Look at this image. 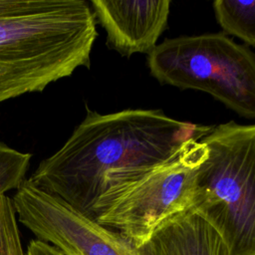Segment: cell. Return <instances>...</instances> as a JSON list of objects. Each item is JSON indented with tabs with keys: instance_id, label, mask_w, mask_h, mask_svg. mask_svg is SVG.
I'll return each instance as SVG.
<instances>
[{
	"instance_id": "cell-4",
	"label": "cell",
	"mask_w": 255,
	"mask_h": 255,
	"mask_svg": "<svg viewBox=\"0 0 255 255\" xmlns=\"http://www.w3.org/2000/svg\"><path fill=\"white\" fill-rule=\"evenodd\" d=\"M204 153V143L192 140L163 162L110 171L94 219L139 245L164 221L191 208Z\"/></svg>"
},
{
	"instance_id": "cell-10",
	"label": "cell",
	"mask_w": 255,
	"mask_h": 255,
	"mask_svg": "<svg viewBox=\"0 0 255 255\" xmlns=\"http://www.w3.org/2000/svg\"><path fill=\"white\" fill-rule=\"evenodd\" d=\"M32 154L0 141V194L18 189L26 178Z\"/></svg>"
},
{
	"instance_id": "cell-8",
	"label": "cell",
	"mask_w": 255,
	"mask_h": 255,
	"mask_svg": "<svg viewBox=\"0 0 255 255\" xmlns=\"http://www.w3.org/2000/svg\"><path fill=\"white\" fill-rule=\"evenodd\" d=\"M134 248L137 255H229L220 234L191 208L164 221Z\"/></svg>"
},
{
	"instance_id": "cell-6",
	"label": "cell",
	"mask_w": 255,
	"mask_h": 255,
	"mask_svg": "<svg viewBox=\"0 0 255 255\" xmlns=\"http://www.w3.org/2000/svg\"><path fill=\"white\" fill-rule=\"evenodd\" d=\"M12 202L18 222L62 255H137L119 232L81 213L27 178Z\"/></svg>"
},
{
	"instance_id": "cell-5",
	"label": "cell",
	"mask_w": 255,
	"mask_h": 255,
	"mask_svg": "<svg viewBox=\"0 0 255 255\" xmlns=\"http://www.w3.org/2000/svg\"><path fill=\"white\" fill-rule=\"evenodd\" d=\"M147 67L161 84L207 93L255 118V54L224 33L165 39L147 55Z\"/></svg>"
},
{
	"instance_id": "cell-1",
	"label": "cell",
	"mask_w": 255,
	"mask_h": 255,
	"mask_svg": "<svg viewBox=\"0 0 255 255\" xmlns=\"http://www.w3.org/2000/svg\"><path fill=\"white\" fill-rule=\"evenodd\" d=\"M86 110L66 142L38 164L29 180L93 219L110 171L163 162L213 128L175 120L161 110Z\"/></svg>"
},
{
	"instance_id": "cell-7",
	"label": "cell",
	"mask_w": 255,
	"mask_h": 255,
	"mask_svg": "<svg viewBox=\"0 0 255 255\" xmlns=\"http://www.w3.org/2000/svg\"><path fill=\"white\" fill-rule=\"evenodd\" d=\"M96 20L107 33V45L124 57L149 54L167 25L168 0H93Z\"/></svg>"
},
{
	"instance_id": "cell-2",
	"label": "cell",
	"mask_w": 255,
	"mask_h": 255,
	"mask_svg": "<svg viewBox=\"0 0 255 255\" xmlns=\"http://www.w3.org/2000/svg\"><path fill=\"white\" fill-rule=\"evenodd\" d=\"M97 36L85 0H0V104L90 68Z\"/></svg>"
},
{
	"instance_id": "cell-11",
	"label": "cell",
	"mask_w": 255,
	"mask_h": 255,
	"mask_svg": "<svg viewBox=\"0 0 255 255\" xmlns=\"http://www.w3.org/2000/svg\"><path fill=\"white\" fill-rule=\"evenodd\" d=\"M0 255H26L12 198L0 194Z\"/></svg>"
},
{
	"instance_id": "cell-9",
	"label": "cell",
	"mask_w": 255,
	"mask_h": 255,
	"mask_svg": "<svg viewBox=\"0 0 255 255\" xmlns=\"http://www.w3.org/2000/svg\"><path fill=\"white\" fill-rule=\"evenodd\" d=\"M212 5L215 18L224 34L255 46V0H216Z\"/></svg>"
},
{
	"instance_id": "cell-3",
	"label": "cell",
	"mask_w": 255,
	"mask_h": 255,
	"mask_svg": "<svg viewBox=\"0 0 255 255\" xmlns=\"http://www.w3.org/2000/svg\"><path fill=\"white\" fill-rule=\"evenodd\" d=\"M191 209L210 223L229 255H255V124L213 127L200 139Z\"/></svg>"
},
{
	"instance_id": "cell-12",
	"label": "cell",
	"mask_w": 255,
	"mask_h": 255,
	"mask_svg": "<svg viewBox=\"0 0 255 255\" xmlns=\"http://www.w3.org/2000/svg\"><path fill=\"white\" fill-rule=\"evenodd\" d=\"M60 254H61V253H60ZM61 255H62V254H61Z\"/></svg>"
}]
</instances>
